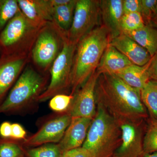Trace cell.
<instances>
[{
	"label": "cell",
	"mask_w": 157,
	"mask_h": 157,
	"mask_svg": "<svg viewBox=\"0 0 157 157\" xmlns=\"http://www.w3.org/2000/svg\"><path fill=\"white\" fill-rule=\"evenodd\" d=\"M150 61L143 66L133 64L121 70L115 75L131 87L140 90L150 80L148 73Z\"/></svg>",
	"instance_id": "18"
},
{
	"label": "cell",
	"mask_w": 157,
	"mask_h": 157,
	"mask_svg": "<svg viewBox=\"0 0 157 157\" xmlns=\"http://www.w3.org/2000/svg\"><path fill=\"white\" fill-rule=\"evenodd\" d=\"M41 29L19 11L0 33L1 54L30 56Z\"/></svg>",
	"instance_id": "5"
},
{
	"label": "cell",
	"mask_w": 157,
	"mask_h": 157,
	"mask_svg": "<svg viewBox=\"0 0 157 157\" xmlns=\"http://www.w3.org/2000/svg\"><path fill=\"white\" fill-rule=\"evenodd\" d=\"M1 53H1V50H0V56L1 55Z\"/></svg>",
	"instance_id": "37"
},
{
	"label": "cell",
	"mask_w": 157,
	"mask_h": 157,
	"mask_svg": "<svg viewBox=\"0 0 157 157\" xmlns=\"http://www.w3.org/2000/svg\"><path fill=\"white\" fill-rule=\"evenodd\" d=\"M109 44L128 58L133 64L144 66L151 59V56L145 48L124 33L112 39Z\"/></svg>",
	"instance_id": "16"
},
{
	"label": "cell",
	"mask_w": 157,
	"mask_h": 157,
	"mask_svg": "<svg viewBox=\"0 0 157 157\" xmlns=\"http://www.w3.org/2000/svg\"><path fill=\"white\" fill-rule=\"evenodd\" d=\"M140 14L145 25H150L157 6V0H141Z\"/></svg>",
	"instance_id": "28"
},
{
	"label": "cell",
	"mask_w": 157,
	"mask_h": 157,
	"mask_svg": "<svg viewBox=\"0 0 157 157\" xmlns=\"http://www.w3.org/2000/svg\"><path fill=\"white\" fill-rule=\"evenodd\" d=\"M121 133L115 118L102 105L97 104V112L82 147L92 157H113L120 145Z\"/></svg>",
	"instance_id": "4"
},
{
	"label": "cell",
	"mask_w": 157,
	"mask_h": 157,
	"mask_svg": "<svg viewBox=\"0 0 157 157\" xmlns=\"http://www.w3.org/2000/svg\"><path fill=\"white\" fill-rule=\"evenodd\" d=\"M144 152L157 151V120H150L143 140Z\"/></svg>",
	"instance_id": "23"
},
{
	"label": "cell",
	"mask_w": 157,
	"mask_h": 157,
	"mask_svg": "<svg viewBox=\"0 0 157 157\" xmlns=\"http://www.w3.org/2000/svg\"><path fill=\"white\" fill-rule=\"evenodd\" d=\"M20 140H0V157H21L22 144Z\"/></svg>",
	"instance_id": "24"
},
{
	"label": "cell",
	"mask_w": 157,
	"mask_h": 157,
	"mask_svg": "<svg viewBox=\"0 0 157 157\" xmlns=\"http://www.w3.org/2000/svg\"><path fill=\"white\" fill-rule=\"evenodd\" d=\"M148 73L150 80L157 81V52L150 61Z\"/></svg>",
	"instance_id": "32"
},
{
	"label": "cell",
	"mask_w": 157,
	"mask_h": 157,
	"mask_svg": "<svg viewBox=\"0 0 157 157\" xmlns=\"http://www.w3.org/2000/svg\"><path fill=\"white\" fill-rule=\"evenodd\" d=\"M72 1V0H49L51 5L52 8L67 5L71 2Z\"/></svg>",
	"instance_id": "34"
},
{
	"label": "cell",
	"mask_w": 157,
	"mask_h": 157,
	"mask_svg": "<svg viewBox=\"0 0 157 157\" xmlns=\"http://www.w3.org/2000/svg\"><path fill=\"white\" fill-rule=\"evenodd\" d=\"M123 33L145 48L151 57L157 53V29L151 25H145L136 30Z\"/></svg>",
	"instance_id": "19"
},
{
	"label": "cell",
	"mask_w": 157,
	"mask_h": 157,
	"mask_svg": "<svg viewBox=\"0 0 157 157\" xmlns=\"http://www.w3.org/2000/svg\"><path fill=\"white\" fill-rule=\"evenodd\" d=\"M99 75L95 71L73 95V101L67 111L72 118L94 117L97 112L95 87Z\"/></svg>",
	"instance_id": "11"
},
{
	"label": "cell",
	"mask_w": 157,
	"mask_h": 157,
	"mask_svg": "<svg viewBox=\"0 0 157 157\" xmlns=\"http://www.w3.org/2000/svg\"><path fill=\"white\" fill-rule=\"evenodd\" d=\"M140 157H157V151L151 153H144Z\"/></svg>",
	"instance_id": "35"
},
{
	"label": "cell",
	"mask_w": 157,
	"mask_h": 157,
	"mask_svg": "<svg viewBox=\"0 0 157 157\" xmlns=\"http://www.w3.org/2000/svg\"><path fill=\"white\" fill-rule=\"evenodd\" d=\"M140 95L150 119L157 120V81L149 80L140 90Z\"/></svg>",
	"instance_id": "21"
},
{
	"label": "cell",
	"mask_w": 157,
	"mask_h": 157,
	"mask_svg": "<svg viewBox=\"0 0 157 157\" xmlns=\"http://www.w3.org/2000/svg\"><path fill=\"white\" fill-rule=\"evenodd\" d=\"M144 121H117L121 140L113 157H140L143 154L144 137L147 128Z\"/></svg>",
	"instance_id": "9"
},
{
	"label": "cell",
	"mask_w": 157,
	"mask_h": 157,
	"mask_svg": "<svg viewBox=\"0 0 157 157\" xmlns=\"http://www.w3.org/2000/svg\"><path fill=\"white\" fill-rule=\"evenodd\" d=\"M76 2L72 0L67 5L52 8V22L66 33L72 25Z\"/></svg>",
	"instance_id": "20"
},
{
	"label": "cell",
	"mask_w": 157,
	"mask_h": 157,
	"mask_svg": "<svg viewBox=\"0 0 157 157\" xmlns=\"http://www.w3.org/2000/svg\"><path fill=\"white\" fill-rule=\"evenodd\" d=\"M152 20L157 25V6L156 9L155 11L154 15Z\"/></svg>",
	"instance_id": "36"
},
{
	"label": "cell",
	"mask_w": 157,
	"mask_h": 157,
	"mask_svg": "<svg viewBox=\"0 0 157 157\" xmlns=\"http://www.w3.org/2000/svg\"><path fill=\"white\" fill-rule=\"evenodd\" d=\"M124 14L138 12L141 11V0H123Z\"/></svg>",
	"instance_id": "29"
},
{
	"label": "cell",
	"mask_w": 157,
	"mask_h": 157,
	"mask_svg": "<svg viewBox=\"0 0 157 157\" xmlns=\"http://www.w3.org/2000/svg\"><path fill=\"white\" fill-rule=\"evenodd\" d=\"M50 74L38 71L29 63L21 74L7 98L0 104V113L24 112L38 103L48 86Z\"/></svg>",
	"instance_id": "3"
},
{
	"label": "cell",
	"mask_w": 157,
	"mask_h": 157,
	"mask_svg": "<svg viewBox=\"0 0 157 157\" xmlns=\"http://www.w3.org/2000/svg\"><path fill=\"white\" fill-rule=\"evenodd\" d=\"M123 0H101V25L108 31L111 40L122 33L121 22L123 16Z\"/></svg>",
	"instance_id": "14"
},
{
	"label": "cell",
	"mask_w": 157,
	"mask_h": 157,
	"mask_svg": "<svg viewBox=\"0 0 157 157\" xmlns=\"http://www.w3.org/2000/svg\"><path fill=\"white\" fill-rule=\"evenodd\" d=\"M101 25L100 1L77 0L72 25L66 33L67 38L77 45L85 36Z\"/></svg>",
	"instance_id": "8"
},
{
	"label": "cell",
	"mask_w": 157,
	"mask_h": 157,
	"mask_svg": "<svg viewBox=\"0 0 157 157\" xmlns=\"http://www.w3.org/2000/svg\"><path fill=\"white\" fill-rule=\"evenodd\" d=\"M76 44L65 39L61 52L54 62L50 70V80L47 88L38 99L45 102L60 94H68L71 87V76Z\"/></svg>",
	"instance_id": "7"
},
{
	"label": "cell",
	"mask_w": 157,
	"mask_h": 157,
	"mask_svg": "<svg viewBox=\"0 0 157 157\" xmlns=\"http://www.w3.org/2000/svg\"><path fill=\"white\" fill-rule=\"evenodd\" d=\"M62 153L58 144L53 143L43 144L27 151L29 157H61Z\"/></svg>",
	"instance_id": "25"
},
{
	"label": "cell",
	"mask_w": 157,
	"mask_h": 157,
	"mask_svg": "<svg viewBox=\"0 0 157 157\" xmlns=\"http://www.w3.org/2000/svg\"><path fill=\"white\" fill-rule=\"evenodd\" d=\"M95 98L96 104L105 107L116 120H145L148 117L140 90L131 87L114 74L99 75Z\"/></svg>",
	"instance_id": "1"
},
{
	"label": "cell",
	"mask_w": 157,
	"mask_h": 157,
	"mask_svg": "<svg viewBox=\"0 0 157 157\" xmlns=\"http://www.w3.org/2000/svg\"><path fill=\"white\" fill-rule=\"evenodd\" d=\"M30 62L29 55L1 54L0 56V100L14 86Z\"/></svg>",
	"instance_id": "12"
},
{
	"label": "cell",
	"mask_w": 157,
	"mask_h": 157,
	"mask_svg": "<svg viewBox=\"0 0 157 157\" xmlns=\"http://www.w3.org/2000/svg\"><path fill=\"white\" fill-rule=\"evenodd\" d=\"M61 157H92L89 152L82 147L63 152Z\"/></svg>",
	"instance_id": "31"
},
{
	"label": "cell",
	"mask_w": 157,
	"mask_h": 157,
	"mask_svg": "<svg viewBox=\"0 0 157 157\" xmlns=\"http://www.w3.org/2000/svg\"><path fill=\"white\" fill-rule=\"evenodd\" d=\"M72 118L67 111L59 113L42 125L34 135L22 140L23 146L36 147L47 144L59 143Z\"/></svg>",
	"instance_id": "10"
},
{
	"label": "cell",
	"mask_w": 157,
	"mask_h": 157,
	"mask_svg": "<svg viewBox=\"0 0 157 157\" xmlns=\"http://www.w3.org/2000/svg\"><path fill=\"white\" fill-rule=\"evenodd\" d=\"M93 119L73 117L63 137L58 143L62 153L83 145Z\"/></svg>",
	"instance_id": "15"
},
{
	"label": "cell",
	"mask_w": 157,
	"mask_h": 157,
	"mask_svg": "<svg viewBox=\"0 0 157 157\" xmlns=\"http://www.w3.org/2000/svg\"><path fill=\"white\" fill-rule=\"evenodd\" d=\"M26 132L21 125L18 123L11 124V139L13 140H25Z\"/></svg>",
	"instance_id": "30"
},
{
	"label": "cell",
	"mask_w": 157,
	"mask_h": 157,
	"mask_svg": "<svg viewBox=\"0 0 157 157\" xmlns=\"http://www.w3.org/2000/svg\"><path fill=\"white\" fill-rule=\"evenodd\" d=\"M145 23L141 14L138 12L124 14L121 22L122 33L132 32L143 27Z\"/></svg>",
	"instance_id": "26"
},
{
	"label": "cell",
	"mask_w": 157,
	"mask_h": 157,
	"mask_svg": "<svg viewBox=\"0 0 157 157\" xmlns=\"http://www.w3.org/2000/svg\"><path fill=\"white\" fill-rule=\"evenodd\" d=\"M11 124L8 121L4 122L0 125V136L4 139L11 138Z\"/></svg>",
	"instance_id": "33"
},
{
	"label": "cell",
	"mask_w": 157,
	"mask_h": 157,
	"mask_svg": "<svg viewBox=\"0 0 157 157\" xmlns=\"http://www.w3.org/2000/svg\"><path fill=\"white\" fill-rule=\"evenodd\" d=\"M20 11L17 0H0V33Z\"/></svg>",
	"instance_id": "22"
},
{
	"label": "cell",
	"mask_w": 157,
	"mask_h": 157,
	"mask_svg": "<svg viewBox=\"0 0 157 157\" xmlns=\"http://www.w3.org/2000/svg\"><path fill=\"white\" fill-rule=\"evenodd\" d=\"M66 32L53 22H48L39 31L30 57L34 67L45 74L49 70L63 48Z\"/></svg>",
	"instance_id": "6"
},
{
	"label": "cell",
	"mask_w": 157,
	"mask_h": 157,
	"mask_svg": "<svg viewBox=\"0 0 157 157\" xmlns=\"http://www.w3.org/2000/svg\"><path fill=\"white\" fill-rule=\"evenodd\" d=\"M74 95L60 94L55 96L50 99L49 107L55 112L61 113L67 111L70 107Z\"/></svg>",
	"instance_id": "27"
},
{
	"label": "cell",
	"mask_w": 157,
	"mask_h": 157,
	"mask_svg": "<svg viewBox=\"0 0 157 157\" xmlns=\"http://www.w3.org/2000/svg\"><path fill=\"white\" fill-rule=\"evenodd\" d=\"M110 41L109 32L101 25L78 42L73 58L70 94L73 95L96 71Z\"/></svg>",
	"instance_id": "2"
},
{
	"label": "cell",
	"mask_w": 157,
	"mask_h": 157,
	"mask_svg": "<svg viewBox=\"0 0 157 157\" xmlns=\"http://www.w3.org/2000/svg\"><path fill=\"white\" fill-rule=\"evenodd\" d=\"M20 10L30 22L42 28L52 22V7L49 0H17Z\"/></svg>",
	"instance_id": "13"
},
{
	"label": "cell",
	"mask_w": 157,
	"mask_h": 157,
	"mask_svg": "<svg viewBox=\"0 0 157 157\" xmlns=\"http://www.w3.org/2000/svg\"><path fill=\"white\" fill-rule=\"evenodd\" d=\"M133 64L124 55L109 45L104 51L96 71L99 74L115 75L128 66Z\"/></svg>",
	"instance_id": "17"
}]
</instances>
